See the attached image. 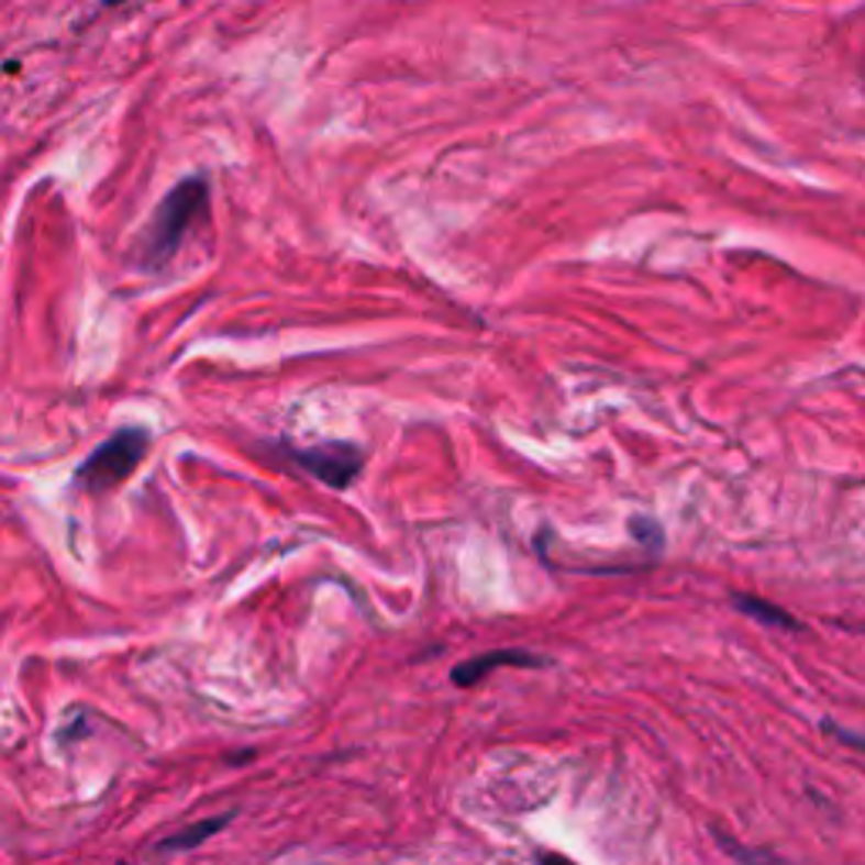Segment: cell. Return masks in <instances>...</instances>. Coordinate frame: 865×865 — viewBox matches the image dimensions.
<instances>
[{
  "instance_id": "1",
  "label": "cell",
  "mask_w": 865,
  "mask_h": 865,
  "mask_svg": "<svg viewBox=\"0 0 865 865\" xmlns=\"http://www.w3.org/2000/svg\"><path fill=\"white\" fill-rule=\"evenodd\" d=\"M207 179L203 176H187L179 179V184L163 197V203L156 207L149 226H146V237H143V264L146 267H163L176 247L184 244V234L187 226L193 223L197 213H203L207 207Z\"/></svg>"
},
{
  "instance_id": "2",
  "label": "cell",
  "mask_w": 865,
  "mask_h": 865,
  "mask_svg": "<svg viewBox=\"0 0 865 865\" xmlns=\"http://www.w3.org/2000/svg\"><path fill=\"white\" fill-rule=\"evenodd\" d=\"M146 450H149L146 430H119L115 436H109L102 446L88 453V461L75 474V484L85 490H112L143 464Z\"/></svg>"
},
{
  "instance_id": "3",
  "label": "cell",
  "mask_w": 865,
  "mask_h": 865,
  "mask_svg": "<svg viewBox=\"0 0 865 865\" xmlns=\"http://www.w3.org/2000/svg\"><path fill=\"white\" fill-rule=\"evenodd\" d=\"M291 461L332 490H345L362 470V450L352 443H322L311 450H291Z\"/></svg>"
},
{
  "instance_id": "4",
  "label": "cell",
  "mask_w": 865,
  "mask_h": 865,
  "mask_svg": "<svg viewBox=\"0 0 865 865\" xmlns=\"http://www.w3.org/2000/svg\"><path fill=\"white\" fill-rule=\"evenodd\" d=\"M497 666H548V659L544 656H534V653H524V650H497V653H487V656H474L461 666H453V683L457 687H474V683H480L490 669Z\"/></svg>"
},
{
  "instance_id": "5",
  "label": "cell",
  "mask_w": 865,
  "mask_h": 865,
  "mask_svg": "<svg viewBox=\"0 0 865 865\" xmlns=\"http://www.w3.org/2000/svg\"><path fill=\"white\" fill-rule=\"evenodd\" d=\"M231 818H234V811L217 814V818H203V822H197V825H187L184 832L163 839V842H159V852H190V849H197L200 842H207L210 835L223 832V825L231 822Z\"/></svg>"
},
{
  "instance_id": "6",
  "label": "cell",
  "mask_w": 865,
  "mask_h": 865,
  "mask_svg": "<svg viewBox=\"0 0 865 865\" xmlns=\"http://www.w3.org/2000/svg\"><path fill=\"white\" fill-rule=\"evenodd\" d=\"M734 606L747 616H754L757 622L764 625H778V629H801V622H795V616H788L785 609L770 606L764 599H754V596H734Z\"/></svg>"
},
{
  "instance_id": "7",
  "label": "cell",
  "mask_w": 865,
  "mask_h": 865,
  "mask_svg": "<svg viewBox=\"0 0 865 865\" xmlns=\"http://www.w3.org/2000/svg\"><path fill=\"white\" fill-rule=\"evenodd\" d=\"M717 842H720V849H723L727 855L738 858L741 865H788L785 858H778L774 852H764V849L741 845L738 839H727V835H720V832H717Z\"/></svg>"
},
{
  "instance_id": "8",
  "label": "cell",
  "mask_w": 865,
  "mask_h": 865,
  "mask_svg": "<svg viewBox=\"0 0 865 865\" xmlns=\"http://www.w3.org/2000/svg\"><path fill=\"white\" fill-rule=\"evenodd\" d=\"M629 531L640 537L643 544H653V548H659V544H663V528H659L650 514L632 518V521H629Z\"/></svg>"
},
{
  "instance_id": "9",
  "label": "cell",
  "mask_w": 865,
  "mask_h": 865,
  "mask_svg": "<svg viewBox=\"0 0 865 865\" xmlns=\"http://www.w3.org/2000/svg\"><path fill=\"white\" fill-rule=\"evenodd\" d=\"M822 731L829 734V738H835V741H842L845 747H855V751H865V738L862 734H852V731H845V727H839V723H822Z\"/></svg>"
},
{
  "instance_id": "10",
  "label": "cell",
  "mask_w": 865,
  "mask_h": 865,
  "mask_svg": "<svg viewBox=\"0 0 865 865\" xmlns=\"http://www.w3.org/2000/svg\"><path fill=\"white\" fill-rule=\"evenodd\" d=\"M537 865H578V862H572V858H565V855H558V852H541V855H537Z\"/></svg>"
},
{
  "instance_id": "11",
  "label": "cell",
  "mask_w": 865,
  "mask_h": 865,
  "mask_svg": "<svg viewBox=\"0 0 865 865\" xmlns=\"http://www.w3.org/2000/svg\"><path fill=\"white\" fill-rule=\"evenodd\" d=\"M862 78H865V58H862Z\"/></svg>"
}]
</instances>
